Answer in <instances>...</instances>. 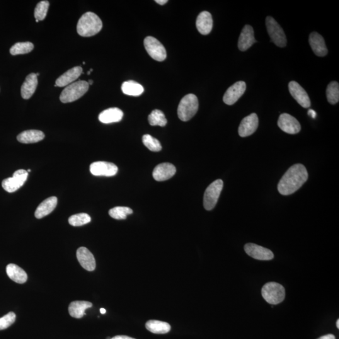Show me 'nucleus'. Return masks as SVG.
Here are the masks:
<instances>
[{
    "label": "nucleus",
    "instance_id": "1",
    "mask_svg": "<svg viewBox=\"0 0 339 339\" xmlns=\"http://www.w3.org/2000/svg\"><path fill=\"white\" fill-rule=\"evenodd\" d=\"M308 177L305 167L302 164H295L281 178L278 185V192L283 195H291L302 187Z\"/></svg>",
    "mask_w": 339,
    "mask_h": 339
},
{
    "label": "nucleus",
    "instance_id": "2",
    "mask_svg": "<svg viewBox=\"0 0 339 339\" xmlns=\"http://www.w3.org/2000/svg\"><path fill=\"white\" fill-rule=\"evenodd\" d=\"M103 28V22L93 12H87L80 18L77 25V31L82 37H89L96 35Z\"/></svg>",
    "mask_w": 339,
    "mask_h": 339
},
{
    "label": "nucleus",
    "instance_id": "3",
    "mask_svg": "<svg viewBox=\"0 0 339 339\" xmlns=\"http://www.w3.org/2000/svg\"><path fill=\"white\" fill-rule=\"evenodd\" d=\"M198 109V101L197 96L193 94L184 96L179 103L178 116L183 122L191 120L197 113Z\"/></svg>",
    "mask_w": 339,
    "mask_h": 339
},
{
    "label": "nucleus",
    "instance_id": "4",
    "mask_svg": "<svg viewBox=\"0 0 339 339\" xmlns=\"http://www.w3.org/2000/svg\"><path fill=\"white\" fill-rule=\"evenodd\" d=\"M88 82L79 81L69 84L62 92L60 100L63 103H72L83 96L89 90Z\"/></svg>",
    "mask_w": 339,
    "mask_h": 339
},
{
    "label": "nucleus",
    "instance_id": "5",
    "mask_svg": "<svg viewBox=\"0 0 339 339\" xmlns=\"http://www.w3.org/2000/svg\"><path fill=\"white\" fill-rule=\"evenodd\" d=\"M263 299L268 304L277 305L282 303L285 298V288L276 282H269L263 286L261 290Z\"/></svg>",
    "mask_w": 339,
    "mask_h": 339
},
{
    "label": "nucleus",
    "instance_id": "6",
    "mask_svg": "<svg viewBox=\"0 0 339 339\" xmlns=\"http://www.w3.org/2000/svg\"><path fill=\"white\" fill-rule=\"evenodd\" d=\"M223 181L218 179L210 184L203 196V207L207 210H211L216 205L220 193L223 188Z\"/></svg>",
    "mask_w": 339,
    "mask_h": 339
},
{
    "label": "nucleus",
    "instance_id": "7",
    "mask_svg": "<svg viewBox=\"0 0 339 339\" xmlns=\"http://www.w3.org/2000/svg\"><path fill=\"white\" fill-rule=\"evenodd\" d=\"M266 25L269 35L272 42L279 47H285L287 40L283 28L273 17L268 16L266 18Z\"/></svg>",
    "mask_w": 339,
    "mask_h": 339
},
{
    "label": "nucleus",
    "instance_id": "8",
    "mask_svg": "<svg viewBox=\"0 0 339 339\" xmlns=\"http://www.w3.org/2000/svg\"><path fill=\"white\" fill-rule=\"evenodd\" d=\"M144 46L148 54L152 59L159 62L166 60L167 57L166 48L157 38L153 37L145 38Z\"/></svg>",
    "mask_w": 339,
    "mask_h": 339
},
{
    "label": "nucleus",
    "instance_id": "9",
    "mask_svg": "<svg viewBox=\"0 0 339 339\" xmlns=\"http://www.w3.org/2000/svg\"><path fill=\"white\" fill-rule=\"evenodd\" d=\"M28 173L25 170H18L13 173L12 177L7 178L2 181V186L4 190L13 193L22 186L27 180Z\"/></svg>",
    "mask_w": 339,
    "mask_h": 339
},
{
    "label": "nucleus",
    "instance_id": "10",
    "mask_svg": "<svg viewBox=\"0 0 339 339\" xmlns=\"http://www.w3.org/2000/svg\"><path fill=\"white\" fill-rule=\"evenodd\" d=\"M278 125L281 130L288 134H297L301 130V125L299 121L287 113H283L280 116Z\"/></svg>",
    "mask_w": 339,
    "mask_h": 339
},
{
    "label": "nucleus",
    "instance_id": "11",
    "mask_svg": "<svg viewBox=\"0 0 339 339\" xmlns=\"http://www.w3.org/2000/svg\"><path fill=\"white\" fill-rule=\"evenodd\" d=\"M290 94L299 105L304 108L311 107V102L308 94L298 82H290L288 84Z\"/></svg>",
    "mask_w": 339,
    "mask_h": 339
},
{
    "label": "nucleus",
    "instance_id": "12",
    "mask_svg": "<svg viewBox=\"0 0 339 339\" xmlns=\"http://www.w3.org/2000/svg\"><path fill=\"white\" fill-rule=\"evenodd\" d=\"M244 250L249 256L256 260L268 261L274 258V254L270 249L256 244H246L244 246Z\"/></svg>",
    "mask_w": 339,
    "mask_h": 339
},
{
    "label": "nucleus",
    "instance_id": "13",
    "mask_svg": "<svg viewBox=\"0 0 339 339\" xmlns=\"http://www.w3.org/2000/svg\"><path fill=\"white\" fill-rule=\"evenodd\" d=\"M246 89L244 81H238L227 89L223 97V101L227 105H232L243 95Z\"/></svg>",
    "mask_w": 339,
    "mask_h": 339
},
{
    "label": "nucleus",
    "instance_id": "14",
    "mask_svg": "<svg viewBox=\"0 0 339 339\" xmlns=\"http://www.w3.org/2000/svg\"><path fill=\"white\" fill-rule=\"evenodd\" d=\"M118 171L116 165L107 162H96L90 166V171L93 175L112 176Z\"/></svg>",
    "mask_w": 339,
    "mask_h": 339
},
{
    "label": "nucleus",
    "instance_id": "15",
    "mask_svg": "<svg viewBox=\"0 0 339 339\" xmlns=\"http://www.w3.org/2000/svg\"><path fill=\"white\" fill-rule=\"evenodd\" d=\"M259 120L256 113H252L246 116L239 125L238 133L241 137H249L253 135L258 127Z\"/></svg>",
    "mask_w": 339,
    "mask_h": 339
},
{
    "label": "nucleus",
    "instance_id": "16",
    "mask_svg": "<svg viewBox=\"0 0 339 339\" xmlns=\"http://www.w3.org/2000/svg\"><path fill=\"white\" fill-rule=\"evenodd\" d=\"M76 256L80 265L85 270L89 271L95 270L96 266L95 258L88 249L85 247H81L77 249Z\"/></svg>",
    "mask_w": 339,
    "mask_h": 339
},
{
    "label": "nucleus",
    "instance_id": "17",
    "mask_svg": "<svg viewBox=\"0 0 339 339\" xmlns=\"http://www.w3.org/2000/svg\"><path fill=\"white\" fill-rule=\"evenodd\" d=\"M175 173L176 168L173 164L163 163L158 165L155 168L153 171V176L157 181H166L172 177Z\"/></svg>",
    "mask_w": 339,
    "mask_h": 339
},
{
    "label": "nucleus",
    "instance_id": "18",
    "mask_svg": "<svg viewBox=\"0 0 339 339\" xmlns=\"http://www.w3.org/2000/svg\"><path fill=\"white\" fill-rule=\"evenodd\" d=\"M309 43L315 54L319 57L326 56L328 53L325 40L323 37L317 32H312L309 37Z\"/></svg>",
    "mask_w": 339,
    "mask_h": 339
},
{
    "label": "nucleus",
    "instance_id": "19",
    "mask_svg": "<svg viewBox=\"0 0 339 339\" xmlns=\"http://www.w3.org/2000/svg\"><path fill=\"white\" fill-rule=\"evenodd\" d=\"M256 42L253 27L249 25L244 26L239 38V49L241 51H246Z\"/></svg>",
    "mask_w": 339,
    "mask_h": 339
},
{
    "label": "nucleus",
    "instance_id": "20",
    "mask_svg": "<svg viewBox=\"0 0 339 339\" xmlns=\"http://www.w3.org/2000/svg\"><path fill=\"white\" fill-rule=\"evenodd\" d=\"M196 26L202 35H206L209 34L213 26L211 14L206 11L201 12L196 20Z\"/></svg>",
    "mask_w": 339,
    "mask_h": 339
},
{
    "label": "nucleus",
    "instance_id": "21",
    "mask_svg": "<svg viewBox=\"0 0 339 339\" xmlns=\"http://www.w3.org/2000/svg\"><path fill=\"white\" fill-rule=\"evenodd\" d=\"M82 73V68L80 66L74 67L65 72L55 81V85L58 87L69 86L79 78Z\"/></svg>",
    "mask_w": 339,
    "mask_h": 339
},
{
    "label": "nucleus",
    "instance_id": "22",
    "mask_svg": "<svg viewBox=\"0 0 339 339\" xmlns=\"http://www.w3.org/2000/svg\"><path fill=\"white\" fill-rule=\"evenodd\" d=\"M38 86V78L35 73H31L26 77L21 88V97L29 99L33 95Z\"/></svg>",
    "mask_w": 339,
    "mask_h": 339
},
{
    "label": "nucleus",
    "instance_id": "23",
    "mask_svg": "<svg viewBox=\"0 0 339 339\" xmlns=\"http://www.w3.org/2000/svg\"><path fill=\"white\" fill-rule=\"evenodd\" d=\"M123 117V112L117 108H109L99 114V120L105 124L120 122Z\"/></svg>",
    "mask_w": 339,
    "mask_h": 339
},
{
    "label": "nucleus",
    "instance_id": "24",
    "mask_svg": "<svg viewBox=\"0 0 339 339\" xmlns=\"http://www.w3.org/2000/svg\"><path fill=\"white\" fill-rule=\"evenodd\" d=\"M57 205V198L56 197H51L43 200L35 210V217L37 219H42L47 216L55 209Z\"/></svg>",
    "mask_w": 339,
    "mask_h": 339
},
{
    "label": "nucleus",
    "instance_id": "25",
    "mask_svg": "<svg viewBox=\"0 0 339 339\" xmlns=\"http://www.w3.org/2000/svg\"><path fill=\"white\" fill-rule=\"evenodd\" d=\"M45 135L39 130H26L21 133L17 137V140L22 144H35L44 139Z\"/></svg>",
    "mask_w": 339,
    "mask_h": 339
},
{
    "label": "nucleus",
    "instance_id": "26",
    "mask_svg": "<svg viewBox=\"0 0 339 339\" xmlns=\"http://www.w3.org/2000/svg\"><path fill=\"white\" fill-rule=\"evenodd\" d=\"M6 271L8 277L19 284H23L27 280L28 276L25 271L14 264H9L7 265Z\"/></svg>",
    "mask_w": 339,
    "mask_h": 339
},
{
    "label": "nucleus",
    "instance_id": "27",
    "mask_svg": "<svg viewBox=\"0 0 339 339\" xmlns=\"http://www.w3.org/2000/svg\"><path fill=\"white\" fill-rule=\"evenodd\" d=\"M93 307L92 303L87 301H75L71 303L69 307L70 316L74 318L81 319L86 314V309Z\"/></svg>",
    "mask_w": 339,
    "mask_h": 339
},
{
    "label": "nucleus",
    "instance_id": "28",
    "mask_svg": "<svg viewBox=\"0 0 339 339\" xmlns=\"http://www.w3.org/2000/svg\"><path fill=\"white\" fill-rule=\"evenodd\" d=\"M146 328L152 333L164 334L169 333L171 326L167 322L151 320L147 322Z\"/></svg>",
    "mask_w": 339,
    "mask_h": 339
},
{
    "label": "nucleus",
    "instance_id": "29",
    "mask_svg": "<svg viewBox=\"0 0 339 339\" xmlns=\"http://www.w3.org/2000/svg\"><path fill=\"white\" fill-rule=\"evenodd\" d=\"M123 93L128 96H139L144 92V87L134 81L123 82L122 86Z\"/></svg>",
    "mask_w": 339,
    "mask_h": 339
},
{
    "label": "nucleus",
    "instance_id": "30",
    "mask_svg": "<svg viewBox=\"0 0 339 339\" xmlns=\"http://www.w3.org/2000/svg\"><path fill=\"white\" fill-rule=\"evenodd\" d=\"M327 98L331 105H336L339 101V84L338 82H331L326 90Z\"/></svg>",
    "mask_w": 339,
    "mask_h": 339
},
{
    "label": "nucleus",
    "instance_id": "31",
    "mask_svg": "<svg viewBox=\"0 0 339 339\" xmlns=\"http://www.w3.org/2000/svg\"><path fill=\"white\" fill-rule=\"evenodd\" d=\"M34 45L30 42H18L12 46L9 52L13 55L26 54L33 50Z\"/></svg>",
    "mask_w": 339,
    "mask_h": 339
},
{
    "label": "nucleus",
    "instance_id": "32",
    "mask_svg": "<svg viewBox=\"0 0 339 339\" xmlns=\"http://www.w3.org/2000/svg\"><path fill=\"white\" fill-rule=\"evenodd\" d=\"M149 122L150 125L160 126L164 127L167 125V120L164 113L162 111L155 110L149 116Z\"/></svg>",
    "mask_w": 339,
    "mask_h": 339
},
{
    "label": "nucleus",
    "instance_id": "33",
    "mask_svg": "<svg viewBox=\"0 0 339 339\" xmlns=\"http://www.w3.org/2000/svg\"><path fill=\"white\" fill-rule=\"evenodd\" d=\"M132 213L133 210L128 207H115L109 211L110 216L117 220L127 219V215Z\"/></svg>",
    "mask_w": 339,
    "mask_h": 339
},
{
    "label": "nucleus",
    "instance_id": "34",
    "mask_svg": "<svg viewBox=\"0 0 339 339\" xmlns=\"http://www.w3.org/2000/svg\"><path fill=\"white\" fill-rule=\"evenodd\" d=\"M142 141L145 147L150 151L158 152L161 151L162 149L161 143L156 138L152 137L150 135L143 136Z\"/></svg>",
    "mask_w": 339,
    "mask_h": 339
},
{
    "label": "nucleus",
    "instance_id": "35",
    "mask_svg": "<svg viewBox=\"0 0 339 339\" xmlns=\"http://www.w3.org/2000/svg\"><path fill=\"white\" fill-rule=\"evenodd\" d=\"M91 218L86 213H81L72 215L69 217V224L72 226H82L91 222Z\"/></svg>",
    "mask_w": 339,
    "mask_h": 339
},
{
    "label": "nucleus",
    "instance_id": "36",
    "mask_svg": "<svg viewBox=\"0 0 339 339\" xmlns=\"http://www.w3.org/2000/svg\"><path fill=\"white\" fill-rule=\"evenodd\" d=\"M48 7H49V2L48 1H40L37 4L34 11V16L36 20L38 21L44 20L47 16Z\"/></svg>",
    "mask_w": 339,
    "mask_h": 339
},
{
    "label": "nucleus",
    "instance_id": "37",
    "mask_svg": "<svg viewBox=\"0 0 339 339\" xmlns=\"http://www.w3.org/2000/svg\"><path fill=\"white\" fill-rule=\"evenodd\" d=\"M15 320L16 315L13 312H9L8 314L0 318V331L8 328L14 323Z\"/></svg>",
    "mask_w": 339,
    "mask_h": 339
},
{
    "label": "nucleus",
    "instance_id": "38",
    "mask_svg": "<svg viewBox=\"0 0 339 339\" xmlns=\"http://www.w3.org/2000/svg\"><path fill=\"white\" fill-rule=\"evenodd\" d=\"M317 339H336V338L333 334H328V335L322 336Z\"/></svg>",
    "mask_w": 339,
    "mask_h": 339
},
{
    "label": "nucleus",
    "instance_id": "39",
    "mask_svg": "<svg viewBox=\"0 0 339 339\" xmlns=\"http://www.w3.org/2000/svg\"><path fill=\"white\" fill-rule=\"evenodd\" d=\"M110 339H135L127 336H117Z\"/></svg>",
    "mask_w": 339,
    "mask_h": 339
},
{
    "label": "nucleus",
    "instance_id": "40",
    "mask_svg": "<svg viewBox=\"0 0 339 339\" xmlns=\"http://www.w3.org/2000/svg\"><path fill=\"white\" fill-rule=\"evenodd\" d=\"M308 114L309 116H311L312 118H316L317 116V113L316 111L313 110H309L308 111Z\"/></svg>",
    "mask_w": 339,
    "mask_h": 339
},
{
    "label": "nucleus",
    "instance_id": "41",
    "mask_svg": "<svg viewBox=\"0 0 339 339\" xmlns=\"http://www.w3.org/2000/svg\"><path fill=\"white\" fill-rule=\"evenodd\" d=\"M157 3L161 4V5H164V4H166L168 1L167 0H156Z\"/></svg>",
    "mask_w": 339,
    "mask_h": 339
},
{
    "label": "nucleus",
    "instance_id": "42",
    "mask_svg": "<svg viewBox=\"0 0 339 339\" xmlns=\"http://www.w3.org/2000/svg\"><path fill=\"white\" fill-rule=\"evenodd\" d=\"M106 310L105 309H100V312H101V314H106Z\"/></svg>",
    "mask_w": 339,
    "mask_h": 339
},
{
    "label": "nucleus",
    "instance_id": "43",
    "mask_svg": "<svg viewBox=\"0 0 339 339\" xmlns=\"http://www.w3.org/2000/svg\"><path fill=\"white\" fill-rule=\"evenodd\" d=\"M336 326H337V328H338V329H339V319L338 320V321H337Z\"/></svg>",
    "mask_w": 339,
    "mask_h": 339
},
{
    "label": "nucleus",
    "instance_id": "44",
    "mask_svg": "<svg viewBox=\"0 0 339 339\" xmlns=\"http://www.w3.org/2000/svg\"><path fill=\"white\" fill-rule=\"evenodd\" d=\"M88 84H89V85H92V84H93V80H89V82H88Z\"/></svg>",
    "mask_w": 339,
    "mask_h": 339
},
{
    "label": "nucleus",
    "instance_id": "45",
    "mask_svg": "<svg viewBox=\"0 0 339 339\" xmlns=\"http://www.w3.org/2000/svg\"><path fill=\"white\" fill-rule=\"evenodd\" d=\"M30 171H31V170H30V169L28 170V171H27L28 173L30 172Z\"/></svg>",
    "mask_w": 339,
    "mask_h": 339
},
{
    "label": "nucleus",
    "instance_id": "46",
    "mask_svg": "<svg viewBox=\"0 0 339 339\" xmlns=\"http://www.w3.org/2000/svg\"><path fill=\"white\" fill-rule=\"evenodd\" d=\"M88 75H90V74H91V71H89V72H88Z\"/></svg>",
    "mask_w": 339,
    "mask_h": 339
}]
</instances>
